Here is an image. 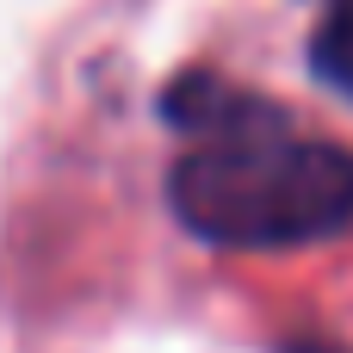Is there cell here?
<instances>
[{
    "mask_svg": "<svg viewBox=\"0 0 353 353\" xmlns=\"http://www.w3.org/2000/svg\"><path fill=\"white\" fill-rule=\"evenodd\" d=\"M168 205L211 248H304L353 223V149L292 124L192 143L168 174Z\"/></svg>",
    "mask_w": 353,
    "mask_h": 353,
    "instance_id": "cell-1",
    "label": "cell"
},
{
    "mask_svg": "<svg viewBox=\"0 0 353 353\" xmlns=\"http://www.w3.org/2000/svg\"><path fill=\"white\" fill-rule=\"evenodd\" d=\"M161 118H168L174 130H186L192 143H230V137H254V130L292 124L285 105L248 93V87H236V81H223V74H205V68L180 74V81L161 93Z\"/></svg>",
    "mask_w": 353,
    "mask_h": 353,
    "instance_id": "cell-2",
    "label": "cell"
},
{
    "mask_svg": "<svg viewBox=\"0 0 353 353\" xmlns=\"http://www.w3.org/2000/svg\"><path fill=\"white\" fill-rule=\"evenodd\" d=\"M310 74L329 93L353 99V6H329V19L316 25V37H310Z\"/></svg>",
    "mask_w": 353,
    "mask_h": 353,
    "instance_id": "cell-3",
    "label": "cell"
},
{
    "mask_svg": "<svg viewBox=\"0 0 353 353\" xmlns=\"http://www.w3.org/2000/svg\"><path fill=\"white\" fill-rule=\"evenodd\" d=\"M329 6H353V0H329Z\"/></svg>",
    "mask_w": 353,
    "mask_h": 353,
    "instance_id": "cell-4",
    "label": "cell"
}]
</instances>
